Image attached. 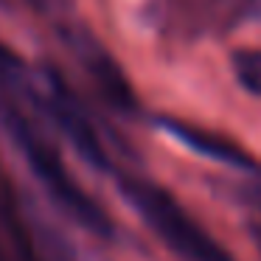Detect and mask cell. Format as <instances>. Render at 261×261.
<instances>
[{"instance_id":"obj_2","label":"cell","mask_w":261,"mask_h":261,"mask_svg":"<svg viewBox=\"0 0 261 261\" xmlns=\"http://www.w3.org/2000/svg\"><path fill=\"white\" fill-rule=\"evenodd\" d=\"M174 135H177V138H182V141H186L188 146L199 149V152H208L211 158L230 160V163H247V158H244V154L239 152L236 146H230L227 141H219V138H214V135L197 132V129H191V126H174Z\"/></svg>"},{"instance_id":"obj_1","label":"cell","mask_w":261,"mask_h":261,"mask_svg":"<svg viewBox=\"0 0 261 261\" xmlns=\"http://www.w3.org/2000/svg\"><path fill=\"white\" fill-rule=\"evenodd\" d=\"M126 194L158 236L186 261H233L166 191L149 182H129Z\"/></svg>"},{"instance_id":"obj_3","label":"cell","mask_w":261,"mask_h":261,"mask_svg":"<svg viewBox=\"0 0 261 261\" xmlns=\"http://www.w3.org/2000/svg\"><path fill=\"white\" fill-rule=\"evenodd\" d=\"M233 70L250 93L261 96V51H239L233 57Z\"/></svg>"}]
</instances>
